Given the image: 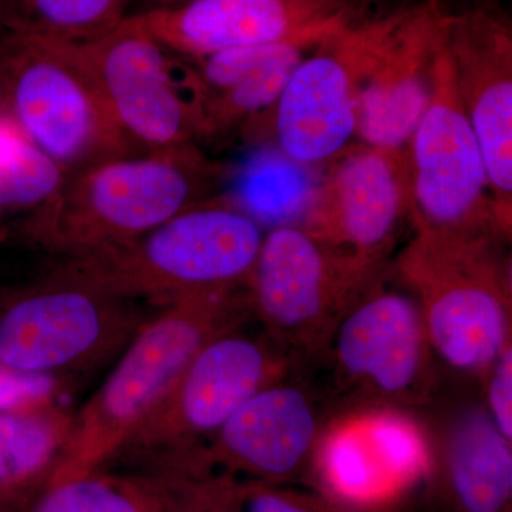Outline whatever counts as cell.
I'll use <instances>...</instances> for the list:
<instances>
[{"label": "cell", "instance_id": "7402d4cb", "mask_svg": "<svg viewBox=\"0 0 512 512\" xmlns=\"http://www.w3.org/2000/svg\"><path fill=\"white\" fill-rule=\"evenodd\" d=\"M173 491L158 477L94 470L50 485L25 512H174Z\"/></svg>", "mask_w": 512, "mask_h": 512}, {"label": "cell", "instance_id": "ba28073f", "mask_svg": "<svg viewBox=\"0 0 512 512\" xmlns=\"http://www.w3.org/2000/svg\"><path fill=\"white\" fill-rule=\"evenodd\" d=\"M244 325L225 330L197 353L116 457L128 454L156 466L190 457L255 393L284 379L291 365L285 346Z\"/></svg>", "mask_w": 512, "mask_h": 512}, {"label": "cell", "instance_id": "9a60e30c", "mask_svg": "<svg viewBox=\"0 0 512 512\" xmlns=\"http://www.w3.org/2000/svg\"><path fill=\"white\" fill-rule=\"evenodd\" d=\"M447 46L461 103L476 134L494 214L510 239L512 227V35L487 10L450 15Z\"/></svg>", "mask_w": 512, "mask_h": 512}, {"label": "cell", "instance_id": "4316f807", "mask_svg": "<svg viewBox=\"0 0 512 512\" xmlns=\"http://www.w3.org/2000/svg\"><path fill=\"white\" fill-rule=\"evenodd\" d=\"M484 379L487 382L484 407L497 429L512 443V343L505 346Z\"/></svg>", "mask_w": 512, "mask_h": 512}, {"label": "cell", "instance_id": "7a4b0ae2", "mask_svg": "<svg viewBox=\"0 0 512 512\" xmlns=\"http://www.w3.org/2000/svg\"><path fill=\"white\" fill-rule=\"evenodd\" d=\"M251 316L247 286L197 293L157 306L121 350L96 393L73 414L50 485L92 473L116 457L163 403L197 353Z\"/></svg>", "mask_w": 512, "mask_h": 512}, {"label": "cell", "instance_id": "cb8c5ba5", "mask_svg": "<svg viewBox=\"0 0 512 512\" xmlns=\"http://www.w3.org/2000/svg\"><path fill=\"white\" fill-rule=\"evenodd\" d=\"M67 174L0 116V212L29 210L56 194Z\"/></svg>", "mask_w": 512, "mask_h": 512}, {"label": "cell", "instance_id": "6da1fadb", "mask_svg": "<svg viewBox=\"0 0 512 512\" xmlns=\"http://www.w3.org/2000/svg\"><path fill=\"white\" fill-rule=\"evenodd\" d=\"M227 174L197 144L111 158L67 175L20 231L56 258L116 247L214 200L212 192Z\"/></svg>", "mask_w": 512, "mask_h": 512}, {"label": "cell", "instance_id": "ffe728a7", "mask_svg": "<svg viewBox=\"0 0 512 512\" xmlns=\"http://www.w3.org/2000/svg\"><path fill=\"white\" fill-rule=\"evenodd\" d=\"M451 490L464 512H501L512 493V444L484 406L458 412L443 433Z\"/></svg>", "mask_w": 512, "mask_h": 512}, {"label": "cell", "instance_id": "5b68a950", "mask_svg": "<svg viewBox=\"0 0 512 512\" xmlns=\"http://www.w3.org/2000/svg\"><path fill=\"white\" fill-rule=\"evenodd\" d=\"M0 116L67 175L137 153L79 43L0 33Z\"/></svg>", "mask_w": 512, "mask_h": 512}, {"label": "cell", "instance_id": "4fadbf2b", "mask_svg": "<svg viewBox=\"0 0 512 512\" xmlns=\"http://www.w3.org/2000/svg\"><path fill=\"white\" fill-rule=\"evenodd\" d=\"M349 0H188L127 18L174 55L197 60L242 47L325 39L352 23Z\"/></svg>", "mask_w": 512, "mask_h": 512}, {"label": "cell", "instance_id": "484cf974", "mask_svg": "<svg viewBox=\"0 0 512 512\" xmlns=\"http://www.w3.org/2000/svg\"><path fill=\"white\" fill-rule=\"evenodd\" d=\"M56 377L30 375L0 365V412H20L52 403Z\"/></svg>", "mask_w": 512, "mask_h": 512}, {"label": "cell", "instance_id": "8fae6325", "mask_svg": "<svg viewBox=\"0 0 512 512\" xmlns=\"http://www.w3.org/2000/svg\"><path fill=\"white\" fill-rule=\"evenodd\" d=\"M111 116L137 153L195 144L200 136L187 66L124 19L79 43Z\"/></svg>", "mask_w": 512, "mask_h": 512}, {"label": "cell", "instance_id": "277c9868", "mask_svg": "<svg viewBox=\"0 0 512 512\" xmlns=\"http://www.w3.org/2000/svg\"><path fill=\"white\" fill-rule=\"evenodd\" d=\"M507 239L416 228L399 256L430 348L463 372L487 375L511 340V269Z\"/></svg>", "mask_w": 512, "mask_h": 512}, {"label": "cell", "instance_id": "2e32d148", "mask_svg": "<svg viewBox=\"0 0 512 512\" xmlns=\"http://www.w3.org/2000/svg\"><path fill=\"white\" fill-rule=\"evenodd\" d=\"M329 342L342 376L380 406L412 399L426 383L430 343L412 295L377 282L343 315Z\"/></svg>", "mask_w": 512, "mask_h": 512}, {"label": "cell", "instance_id": "9c48e42d", "mask_svg": "<svg viewBox=\"0 0 512 512\" xmlns=\"http://www.w3.org/2000/svg\"><path fill=\"white\" fill-rule=\"evenodd\" d=\"M380 272L301 227L269 229L247 284L252 316L285 348H319Z\"/></svg>", "mask_w": 512, "mask_h": 512}, {"label": "cell", "instance_id": "3957f363", "mask_svg": "<svg viewBox=\"0 0 512 512\" xmlns=\"http://www.w3.org/2000/svg\"><path fill=\"white\" fill-rule=\"evenodd\" d=\"M264 237L258 222L214 198L126 244L57 258L55 269L120 298L161 306L245 288Z\"/></svg>", "mask_w": 512, "mask_h": 512}, {"label": "cell", "instance_id": "30bf717a", "mask_svg": "<svg viewBox=\"0 0 512 512\" xmlns=\"http://www.w3.org/2000/svg\"><path fill=\"white\" fill-rule=\"evenodd\" d=\"M404 153L414 227L508 239L498 227L483 153L458 94L447 32L429 106Z\"/></svg>", "mask_w": 512, "mask_h": 512}, {"label": "cell", "instance_id": "44dd1931", "mask_svg": "<svg viewBox=\"0 0 512 512\" xmlns=\"http://www.w3.org/2000/svg\"><path fill=\"white\" fill-rule=\"evenodd\" d=\"M72 419L53 403L0 412V511L26 508L49 488Z\"/></svg>", "mask_w": 512, "mask_h": 512}, {"label": "cell", "instance_id": "e0dca14e", "mask_svg": "<svg viewBox=\"0 0 512 512\" xmlns=\"http://www.w3.org/2000/svg\"><path fill=\"white\" fill-rule=\"evenodd\" d=\"M448 18L450 13L436 2L403 10L360 94L356 124L360 143L386 150L406 148L430 103Z\"/></svg>", "mask_w": 512, "mask_h": 512}, {"label": "cell", "instance_id": "f1b7e54d", "mask_svg": "<svg viewBox=\"0 0 512 512\" xmlns=\"http://www.w3.org/2000/svg\"><path fill=\"white\" fill-rule=\"evenodd\" d=\"M188 0H146L147 9L168 8V6L180 5Z\"/></svg>", "mask_w": 512, "mask_h": 512}, {"label": "cell", "instance_id": "603a6c76", "mask_svg": "<svg viewBox=\"0 0 512 512\" xmlns=\"http://www.w3.org/2000/svg\"><path fill=\"white\" fill-rule=\"evenodd\" d=\"M131 0H0V33L83 43L116 28Z\"/></svg>", "mask_w": 512, "mask_h": 512}, {"label": "cell", "instance_id": "8992f818", "mask_svg": "<svg viewBox=\"0 0 512 512\" xmlns=\"http://www.w3.org/2000/svg\"><path fill=\"white\" fill-rule=\"evenodd\" d=\"M141 308L53 269L0 296V365L56 379L86 372L120 355L147 318Z\"/></svg>", "mask_w": 512, "mask_h": 512}, {"label": "cell", "instance_id": "83f0119b", "mask_svg": "<svg viewBox=\"0 0 512 512\" xmlns=\"http://www.w3.org/2000/svg\"><path fill=\"white\" fill-rule=\"evenodd\" d=\"M171 490L175 498L174 512H220L201 487L178 483Z\"/></svg>", "mask_w": 512, "mask_h": 512}, {"label": "cell", "instance_id": "d6986e66", "mask_svg": "<svg viewBox=\"0 0 512 512\" xmlns=\"http://www.w3.org/2000/svg\"><path fill=\"white\" fill-rule=\"evenodd\" d=\"M320 434L311 397L279 380L242 404L198 451V458L254 476L285 477L315 451Z\"/></svg>", "mask_w": 512, "mask_h": 512}, {"label": "cell", "instance_id": "d4e9b609", "mask_svg": "<svg viewBox=\"0 0 512 512\" xmlns=\"http://www.w3.org/2000/svg\"><path fill=\"white\" fill-rule=\"evenodd\" d=\"M212 500L221 512H319L301 498L262 485H210Z\"/></svg>", "mask_w": 512, "mask_h": 512}, {"label": "cell", "instance_id": "5bb4252c", "mask_svg": "<svg viewBox=\"0 0 512 512\" xmlns=\"http://www.w3.org/2000/svg\"><path fill=\"white\" fill-rule=\"evenodd\" d=\"M313 453L329 493L359 508L392 503L431 467L427 434L393 406L360 409L333 421Z\"/></svg>", "mask_w": 512, "mask_h": 512}, {"label": "cell", "instance_id": "52a82bcc", "mask_svg": "<svg viewBox=\"0 0 512 512\" xmlns=\"http://www.w3.org/2000/svg\"><path fill=\"white\" fill-rule=\"evenodd\" d=\"M402 12L349 23L296 67L271 110L248 133L269 127L276 150L303 167H325L356 137L357 106L373 64Z\"/></svg>", "mask_w": 512, "mask_h": 512}, {"label": "cell", "instance_id": "7c38bea8", "mask_svg": "<svg viewBox=\"0 0 512 512\" xmlns=\"http://www.w3.org/2000/svg\"><path fill=\"white\" fill-rule=\"evenodd\" d=\"M325 168L301 228L330 248L382 265L410 217L406 153L360 143Z\"/></svg>", "mask_w": 512, "mask_h": 512}, {"label": "cell", "instance_id": "ac0fdd59", "mask_svg": "<svg viewBox=\"0 0 512 512\" xmlns=\"http://www.w3.org/2000/svg\"><path fill=\"white\" fill-rule=\"evenodd\" d=\"M323 39L286 40L227 50L187 66L198 140L247 134L274 107L296 67Z\"/></svg>", "mask_w": 512, "mask_h": 512}]
</instances>
